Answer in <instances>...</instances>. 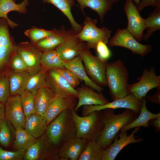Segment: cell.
Instances as JSON below:
<instances>
[{
	"label": "cell",
	"instance_id": "40",
	"mask_svg": "<svg viewBox=\"0 0 160 160\" xmlns=\"http://www.w3.org/2000/svg\"><path fill=\"white\" fill-rule=\"evenodd\" d=\"M60 73L69 83L73 88L80 84V80L71 71L64 67L57 68H54Z\"/></svg>",
	"mask_w": 160,
	"mask_h": 160
},
{
	"label": "cell",
	"instance_id": "41",
	"mask_svg": "<svg viewBox=\"0 0 160 160\" xmlns=\"http://www.w3.org/2000/svg\"><path fill=\"white\" fill-rule=\"evenodd\" d=\"M25 151L17 150L12 151L5 150L0 146V160H21Z\"/></svg>",
	"mask_w": 160,
	"mask_h": 160
},
{
	"label": "cell",
	"instance_id": "48",
	"mask_svg": "<svg viewBox=\"0 0 160 160\" xmlns=\"http://www.w3.org/2000/svg\"><path fill=\"white\" fill-rule=\"evenodd\" d=\"M2 120H1V119H0V125L1 124Z\"/></svg>",
	"mask_w": 160,
	"mask_h": 160
},
{
	"label": "cell",
	"instance_id": "20",
	"mask_svg": "<svg viewBox=\"0 0 160 160\" xmlns=\"http://www.w3.org/2000/svg\"><path fill=\"white\" fill-rule=\"evenodd\" d=\"M63 63L65 67L72 71L80 81L84 82L86 85L99 92H101L103 90V87L94 83L88 76L79 55L70 61L63 60Z\"/></svg>",
	"mask_w": 160,
	"mask_h": 160
},
{
	"label": "cell",
	"instance_id": "12",
	"mask_svg": "<svg viewBox=\"0 0 160 160\" xmlns=\"http://www.w3.org/2000/svg\"><path fill=\"white\" fill-rule=\"evenodd\" d=\"M138 81L129 84V93L133 94L138 98L145 97L148 92L152 89L160 86V76L156 73L153 67L149 69H144L142 76L138 79Z\"/></svg>",
	"mask_w": 160,
	"mask_h": 160
},
{
	"label": "cell",
	"instance_id": "44",
	"mask_svg": "<svg viewBox=\"0 0 160 160\" xmlns=\"http://www.w3.org/2000/svg\"><path fill=\"white\" fill-rule=\"evenodd\" d=\"M157 90L154 95L152 96L146 95V100L150 102L155 104L160 103V86L158 87Z\"/></svg>",
	"mask_w": 160,
	"mask_h": 160
},
{
	"label": "cell",
	"instance_id": "6",
	"mask_svg": "<svg viewBox=\"0 0 160 160\" xmlns=\"http://www.w3.org/2000/svg\"><path fill=\"white\" fill-rule=\"evenodd\" d=\"M79 56L83 61L85 71L89 78L95 83L102 87L107 86L106 69L107 61L92 54L87 47L83 49Z\"/></svg>",
	"mask_w": 160,
	"mask_h": 160
},
{
	"label": "cell",
	"instance_id": "30",
	"mask_svg": "<svg viewBox=\"0 0 160 160\" xmlns=\"http://www.w3.org/2000/svg\"><path fill=\"white\" fill-rule=\"evenodd\" d=\"M104 150L97 141H88L78 160H101Z\"/></svg>",
	"mask_w": 160,
	"mask_h": 160
},
{
	"label": "cell",
	"instance_id": "16",
	"mask_svg": "<svg viewBox=\"0 0 160 160\" xmlns=\"http://www.w3.org/2000/svg\"><path fill=\"white\" fill-rule=\"evenodd\" d=\"M140 129V127H135L132 132L128 136L127 132H121L115 137L114 142L104 150L101 160H114L120 151L127 145L132 143H140L143 141V138L136 139L138 136H134Z\"/></svg>",
	"mask_w": 160,
	"mask_h": 160
},
{
	"label": "cell",
	"instance_id": "15",
	"mask_svg": "<svg viewBox=\"0 0 160 160\" xmlns=\"http://www.w3.org/2000/svg\"><path fill=\"white\" fill-rule=\"evenodd\" d=\"M17 52L26 64L30 75H34L40 70L43 52L33 44L28 41L20 43L17 45Z\"/></svg>",
	"mask_w": 160,
	"mask_h": 160
},
{
	"label": "cell",
	"instance_id": "17",
	"mask_svg": "<svg viewBox=\"0 0 160 160\" xmlns=\"http://www.w3.org/2000/svg\"><path fill=\"white\" fill-rule=\"evenodd\" d=\"M5 104V118L15 129H24L26 119L22 107L20 95L10 96Z\"/></svg>",
	"mask_w": 160,
	"mask_h": 160
},
{
	"label": "cell",
	"instance_id": "8",
	"mask_svg": "<svg viewBox=\"0 0 160 160\" xmlns=\"http://www.w3.org/2000/svg\"><path fill=\"white\" fill-rule=\"evenodd\" d=\"M59 149L49 140L45 132L25 152V160H60Z\"/></svg>",
	"mask_w": 160,
	"mask_h": 160
},
{
	"label": "cell",
	"instance_id": "28",
	"mask_svg": "<svg viewBox=\"0 0 160 160\" xmlns=\"http://www.w3.org/2000/svg\"><path fill=\"white\" fill-rule=\"evenodd\" d=\"M30 74L27 71L21 73H9L8 76L10 95H21L25 90L27 79Z\"/></svg>",
	"mask_w": 160,
	"mask_h": 160
},
{
	"label": "cell",
	"instance_id": "49",
	"mask_svg": "<svg viewBox=\"0 0 160 160\" xmlns=\"http://www.w3.org/2000/svg\"><path fill=\"white\" fill-rule=\"evenodd\" d=\"M13 1H15V0H12Z\"/></svg>",
	"mask_w": 160,
	"mask_h": 160
},
{
	"label": "cell",
	"instance_id": "34",
	"mask_svg": "<svg viewBox=\"0 0 160 160\" xmlns=\"http://www.w3.org/2000/svg\"><path fill=\"white\" fill-rule=\"evenodd\" d=\"M14 145L17 150L25 151L37 140L24 128L16 129Z\"/></svg>",
	"mask_w": 160,
	"mask_h": 160
},
{
	"label": "cell",
	"instance_id": "37",
	"mask_svg": "<svg viewBox=\"0 0 160 160\" xmlns=\"http://www.w3.org/2000/svg\"><path fill=\"white\" fill-rule=\"evenodd\" d=\"M8 122L5 118L2 120L0 126V144L5 147L9 145L12 137L11 131Z\"/></svg>",
	"mask_w": 160,
	"mask_h": 160
},
{
	"label": "cell",
	"instance_id": "32",
	"mask_svg": "<svg viewBox=\"0 0 160 160\" xmlns=\"http://www.w3.org/2000/svg\"><path fill=\"white\" fill-rule=\"evenodd\" d=\"M63 61L55 49L44 51L40 59L41 68L47 70L62 68L64 67Z\"/></svg>",
	"mask_w": 160,
	"mask_h": 160
},
{
	"label": "cell",
	"instance_id": "45",
	"mask_svg": "<svg viewBox=\"0 0 160 160\" xmlns=\"http://www.w3.org/2000/svg\"><path fill=\"white\" fill-rule=\"evenodd\" d=\"M149 126L151 125L155 129L156 132H159L160 131V117L156 119L151 120L149 123Z\"/></svg>",
	"mask_w": 160,
	"mask_h": 160
},
{
	"label": "cell",
	"instance_id": "27",
	"mask_svg": "<svg viewBox=\"0 0 160 160\" xmlns=\"http://www.w3.org/2000/svg\"><path fill=\"white\" fill-rule=\"evenodd\" d=\"M55 97L53 93L47 87L39 89L35 95L36 113L43 116Z\"/></svg>",
	"mask_w": 160,
	"mask_h": 160
},
{
	"label": "cell",
	"instance_id": "2",
	"mask_svg": "<svg viewBox=\"0 0 160 160\" xmlns=\"http://www.w3.org/2000/svg\"><path fill=\"white\" fill-rule=\"evenodd\" d=\"M67 109L47 126L45 132L49 141L59 148L66 141L76 137L77 130L72 109Z\"/></svg>",
	"mask_w": 160,
	"mask_h": 160
},
{
	"label": "cell",
	"instance_id": "46",
	"mask_svg": "<svg viewBox=\"0 0 160 160\" xmlns=\"http://www.w3.org/2000/svg\"><path fill=\"white\" fill-rule=\"evenodd\" d=\"M5 108L3 104L0 102V119L3 120L5 118Z\"/></svg>",
	"mask_w": 160,
	"mask_h": 160
},
{
	"label": "cell",
	"instance_id": "5",
	"mask_svg": "<svg viewBox=\"0 0 160 160\" xmlns=\"http://www.w3.org/2000/svg\"><path fill=\"white\" fill-rule=\"evenodd\" d=\"M96 19H92L85 16L81 30L77 35L82 41L85 42L87 47L96 49L97 43L102 41L108 44L110 38L111 31L108 28L104 26L99 28L96 26Z\"/></svg>",
	"mask_w": 160,
	"mask_h": 160
},
{
	"label": "cell",
	"instance_id": "14",
	"mask_svg": "<svg viewBox=\"0 0 160 160\" xmlns=\"http://www.w3.org/2000/svg\"><path fill=\"white\" fill-rule=\"evenodd\" d=\"M124 10L128 20L126 29L140 42L143 39L145 30L144 18L140 16L137 6L131 0H127L124 5Z\"/></svg>",
	"mask_w": 160,
	"mask_h": 160
},
{
	"label": "cell",
	"instance_id": "42",
	"mask_svg": "<svg viewBox=\"0 0 160 160\" xmlns=\"http://www.w3.org/2000/svg\"><path fill=\"white\" fill-rule=\"evenodd\" d=\"M95 49L98 57L103 61H107L111 56V52L107 47L106 44L102 41L97 43Z\"/></svg>",
	"mask_w": 160,
	"mask_h": 160
},
{
	"label": "cell",
	"instance_id": "31",
	"mask_svg": "<svg viewBox=\"0 0 160 160\" xmlns=\"http://www.w3.org/2000/svg\"><path fill=\"white\" fill-rule=\"evenodd\" d=\"M48 70L41 68L40 70L36 74L29 75L26 81L25 90L36 94L41 88L47 86L46 81V73Z\"/></svg>",
	"mask_w": 160,
	"mask_h": 160
},
{
	"label": "cell",
	"instance_id": "24",
	"mask_svg": "<svg viewBox=\"0 0 160 160\" xmlns=\"http://www.w3.org/2000/svg\"><path fill=\"white\" fill-rule=\"evenodd\" d=\"M47 126L44 117L35 113L26 119L24 128L30 134L38 138L45 132Z\"/></svg>",
	"mask_w": 160,
	"mask_h": 160
},
{
	"label": "cell",
	"instance_id": "36",
	"mask_svg": "<svg viewBox=\"0 0 160 160\" xmlns=\"http://www.w3.org/2000/svg\"><path fill=\"white\" fill-rule=\"evenodd\" d=\"M55 29L48 31L33 26L31 28L25 31L24 33L34 44L42 39L52 34Z\"/></svg>",
	"mask_w": 160,
	"mask_h": 160
},
{
	"label": "cell",
	"instance_id": "19",
	"mask_svg": "<svg viewBox=\"0 0 160 160\" xmlns=\"http://www.w3.org/2000/svg\"><path fill=\"white\" fill-rule=\"evenodd\" d=\"M78 102L74 109L76 112L82 106L90 105H102L109 102L101 92H97L90 87L82 85L76 89Z\"/></svg>",
	"mask_w": 160,
	"mask_h": 160
},
{
	"label": "cell",
	"instance_id": "25",
	"mask_svg": "<svg viewBox=\"0 0 160 160\" xmlns=\"http://www.w3.org/2000/svg\"><path fill=\"white\" fill-rule=\"evenodd\" d=\"M142 104L140 113L136 119L132 122L124 126L121 129V132H124L137 127H143L148 128L149 126V121L152 119H156L160 117V113L154 114L150 112L147 109L145 97L142 98Z\"/></svg>",
	"mask_w": 160,
	"mask_h": 160
},
{
	"label": "cell",
	"instance_id": "35",
	"mask_svg": "<svg viewBox=\"0 0 160 160\" xmlns=\"http://www.w3.org/2000/svg\"><path fill=\"white\" fill-rule=\"evenodd\" d=\"M21 103L26 119L36 113L35 94L25 90L20 95Z\"/></svg>",
	"mask_w": 160,
	"mask_h": 160
},
{
	"label": "cell",
	"instance_id": "18",
	"mask_svg": "<svg viewBox=\"0 0 160 160\" xmlns=\"http://www.w3.org/2000/svg\"><path fill=\"white\" fill-rule=\"evenodd\" d=\"M87 142L85 140L76 137L67 141L59 148L60 160H78Z\"/></svg>",
	"mask_w": 160,
	"mask_h": 160
},
{
	"label": "cell",
	"instance_id": "10",
	"mask_svg": "<svg viewBox=\"0 0 160 160\" xmlns=\"http://www.w3.org/2000/svg\"><path fill=\"white\" fill-rule=\"evenodd\" d=\"M142 102V99H140L133 94L129 93L123 97L117 98L113 101L104 105H83L82 116H86L95 111H101L108 108L130 109L134 111L138 115L140 112Z\"/></svg>",
	"mask_w": 160,
	"mask_h": 160
},
{
	"label": "cell",
	"instance_id": "26",
	"mask_svg": "<svg viewBox=\"0 0 160 160\" xmlns=\"http://www.w3.org/2000/svg\"><path fill=\"white\" fill-rule=\"evenodd\" d=\"M45 3L52 4L60 9L69 21L72 29L78 33L81 30L82 25L77 23L71 12L75 0H42Z\"/></svg>",
	"mask_w": 160,
	"mask_h": 160
},
{
	"label": "cell",
	"instance_id": "13",
	"mask_svg": "<svg viewBox=\"0 0 160 160\" xmlns=\"http://www.w3.org/2000/svg\"><path fill=\"white\" fill-rule=\"evenodd\" d=\"M7 20L0 18V71L17 51V45L10 34Z\"/></svg>",
	"mask_w": 160,
	"mask_h": 160
},
{
	"label": "cell",
	"instance_id": "9",
	"mask_svg": "<svg viewBox=\"0 0 160 160\" xmlns=\"http://www.w3.org/2000/svg\"><path fill=\"white\" fill-rule=\"evenodd\" d=\"M110 47H121L130 50L133 54H138L143 57L151 52L153 46L144 45L137 41L126 29H118L114 35L108 40Z\"/></svg>",
	"mask_w": 160,
	"mask_h": 160
},
{
	"label": "cell",
	"instance_id": "22",
	"mask_svg": "<svg viewBox=\"0 0 160 160\" xmlns=\"http://www.w3.org/2000/svg\"><path fill=\"white\" fill-rule=\"evenodd\" d=\"M79 5V8L84 15V9L89 7L98 14L103 24L104 17L108 12L111 9L113 4L121 0H76Z\"/></svg>",
	"mask_w": 160,
	"mask_h": 160
},
{
	"label": "cell",
	"instance_id": "1",
	"mask_svg": "<svg viewBox=\"0 0 160 160\" xmlns=\"http://www.w3.org/2000/svg\"><path fill=\"white\" fill-rule=\"evenodd\" d=\"M133 110L126 108L121 113H115L113 109L101 110V118L104 126L97 141L104 150L114 141L119 130L124 126L131 124L138 116Z\"/></svg>",
	"mask_w": 160,
	"mask_h": 160
},
{
	"label": "cell",
	"instance_id": "39",
	"mask_svg": "<svg viewBox=\"0 0 160 160\" xmlns=\"http://www.w3.org/2000/svg\"><path fill=\"white\" fill-rule=\"evenodd\" d=\"M10 66L14 72L21 73L27 71V67L23 59L17 52L10 60Z\"/></svg>",
	"mask_w": 160,
	"mask_h": 160
},
{
	"label": "cell",
	"instance_id": "33",
	"mask_svg": "<svg viewBox=\"0 0 160 160\" xmlns=\"http://www.w3.org/2000/svg\"><path fill=\"white\" fill-rule=\"evenodd\" d=\"M144 23L146 31L143 39L147 41L153 32L160 30V8H156L144 19Z\"/></svg>",
	"mask_w": 160,
	"mask_h": 160
},
{
	"label": "cell",
	"instance_id": "11",
	"mask_svg": "<svg viewBox=\"0 0 160 160\" xmlns=\"http://www.w3.org/2000/svg\"><path fill=\"white\" fill-rule=\"evenodd\" d=\"M46 81L47 87L55 97L63 98H77V91L67 80L54 69L48 70Z\"/></svg>",
	"mask_w": 160,
	"mask_h": 160
},
{
	"label": "cell",
	"instance_id": "47",
	"mask_svg": "<svg viewBox=\"0 0 160 160\" xmlns=\"http://www.w3.org/2000/svg\"><path fill=\"white\" fill-rule=\"evenodd\" d=\"M132 2H135V4L137 5L140 3V0H131Z\"/></svg>",
	"mask_w": 160,
	"mask_h": 160
},
{
	"label": "cell",
	"instance_id": "4",
	"mask_svg": "<svg viewBox=\"0 0 160 160\" xmlns=\"http://www.w3.org/2000/svg\"><path fill=\"white\" fill-rule=\"evenodd\" d=\"M73 119L77 130L76 137L86 140H97L100 135L104 125L101 118V111H93L81 116L72 109Z\"/></svg>",
	"mask_w": 160,
	"mask_h": 160
},
{
	"label": "cell",
	"instance_id": "21",
	"mask_svg": "<svg viewBox=\"0 0 160 160\" xmlns=\"http://www.w3.org/2000/svg\"><path fill=\"white\" fill-rule=\"evenodd\" d=\"M76 99L55 97L43 115L46 121L47 126L65 110L74 108L76 103Z\"/></svg>",
	"mask_w": 160,
	"mask_h": 160
},
{
	"label": "cell",
	"instance_id": "38",
	"mask_svg": "<svg viewBox=\"0 0 160 160\" xmlns=\"http://www.w3.org/2000/svg\"><path fill=\"white\" fill-rule=\"evenodd\" d=\"M10 95L8 76L5 74L1 75L0 76V102L5 104Z\"/></svg>",
	"mask_w": 160,
	"mask_h": 160
},
{
	"label": "cell",
	"instance_id": "23",
	"mask_svg": "<svg viewBox=\"0 0 160 160\" xmlns=\"http://www.w3.org/2000/svg\"><path fill=\"white\" fill-rule=\"evenodd\" d=\"M29 4L28 0H23L21 3L17 4L12 0H0V18L6 19L9 26L14 28L18 24L10 20L7 16V13L12 11H15L20 14L27 12V7Z\"/></svg>",
	"mask_w": 160,
	"mask_h": 160
},
{
	"label": "cell",
	"instance_id": "7",
	"mask_svg": "<svg viewBox=\"0 0 160 160\" xmlns=\"http://www.w3.org/2000/svg\"><path fill=\"white\" fill-rule=\"evenodd\" d=\"M60 29L64 40L55 49L62 60L70 61L79 55L81 50L87 47L86 43L79 38L77 32L72 29L66 30L63 26Z\"/></svg>",
	"mask_w": 160,
	"mask_h": 160
},
{
	"label": "cell",
	"instance_id": "3",
	"mask_svg": "<svg viewBox=\"0 0 160 160\" xmlns=\"http://www.w3.org/2000/svg\"><path fill=\"white\" fill-rule=\"evenodd\" d=\"M107 86L112 99L123 97L129 93V74L120 59L107 63L106 69Z\"/></svg>",
	"mask_w": 160,
	"mask_h": 160
},
{
	"label": "cell",
	"instance_id": "29",
	"mask_svg": "<svg viewBox=\"0 0 160 160\" xmlns=\"http://www.w3.org/2000/svg\"><path fill=\"white\" fill-rule=\"evenodd\" d=\"M64 37L60 29H55V32L33 44L42 52L55 49L62 43Z\"/></svg>",
	"mask_w": 160,
	"mask_h": 160
},
{
	"label": "cell",
	"instance_id": "43",
	"mask_svg": "<svg viewBox=\"0 0 160 160\" xmlns=\"http://www.w3.org/2000/svg\"><path fill=\"white\" fill-rule=\"evenodd\" d=\"M148 6L160 8V0H142L137 5V7L140 12L144 8Z\"/></svg>",
	"mask_w": 160,
	"mask_h": 160
}]
</instances>
